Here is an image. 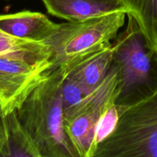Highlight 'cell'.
Segmentation results:
<instances>
[{"label":"cell","mask_w":157,"mask_h":157,"mask_svg":"<svg viewBox=\"0 0 157 157\" xmlns=\"http://www.w3.org/2000/svg\"><path fill=\"white\" fill-rule=\"evenodd\" d=\"M75 64L72 59L51 71L16 110L41 157H78L64 127L61 95L63 81Z\"/></svg>","instance_id":"obj_1"},{"label":"cell","mask_w":157,"mask_h":157,"mask_svg":"<svg viewBox=\"0 0 157 157\" xmlns=\"http://www.w3.org/2000/svg\"><path fill=\"white\" fill-rule=\"evenodd\" d=\"M117 107V124L94 157H157V89Z\"/></svg>","instance_id":"obj_2"},{"label":"cell","mask_w":157,"mask_h":157,"mask_svg":"<svg viewBox=\"0 0 157 157\" xmlns=\"http://www.w3.org/2000/svg\"><path fill=\"white\" fill-rule=\"evenodd\" d=\"M125 29L113 44L121 67V90L116 104L127 105L157 89V49L149 45L136 20L127 15Z\"/></svg>","instance_id":"obj_3"},{"label":"cell","mask_w":157,"mask_h":157,"mask_svg":"<svg viewBox=\"0 0 157 157\" xmlns=\"http://www.w3.org/2000/svg\"><path fill=\"white\" fill-rule=\"evenodd\" d=\"M127 15L125 11H119L83 21L58 24L53 35L44 42L52 51L49 72L63 63L110 44L125 24Z\"/></svg>","instance_id":"obj_4"},{"label":"cell","mask_w":157,"mask_h":157,"mask_svg":"<svg viewBox=\"0 0 157 157\" xmlns=\"http://www.w3.org/2000/svg\"><path fill=\"white\" fill-rule=\"evenodd\" d=\"M121 67L113 61L102 82L75 105L64 110L66 133L78 157H94L97 125L121 94Z\"/></svg>","instance_id":"obj_5"},{"label":"cell","mask_w":157,"mask_h":157,"mask_svg":"<svg viewBox=\"0 0 157 157\" xmlns=\"http://www.w3.org/2000/svg\"><path fill=\"white\" fill-rule=\"evenodd\" d=\"M52 61L33 62L14 55H0V105L4 116L16 110L48 77Z\"/></svg>","instance_id":"obj_6"},{"label":"cell","mask_w":157,"mask_h":157,"mask_svg":"<svg viewBox=\"0 0 157 157\" xmlns=\"http://www.w3.org/2000/svg\"><path fill=\"white\" fill-rule=\"evenodd\" d=\"M57 26L41 12L25 10L0 15V30L28 41L44 43L53 35Z\"/></svg>","instance_id":"obj_7"},{"label":"cell","mask_w":157,"mask_h":157,"mask_svg":"<svg viewBox=\"0 0 157 157\" xmlns=\"http://www.w3.org/2000/svg\"><path fill=\"white\" fill-rule=\"evenodd\" d=\"M48 13L67 21H78L119 11H127L121 0H41Z\"/></svg>","instance_id":"obj_8"},{"label":"cell","mask_w":157,"mask_h":157,"mask_svg":"<svg viewBox=\"0 0 157 157\" xmlns=\"http://www.w3.org/2000/svg\"><path fill=\"white\" fill-rule=\"evenodd\" d=\"M113 61V48L110 43L103 48L78 57L68 76L78 84L86 96L102 82Z\"/></svg>","instance_id":"obj_9"},{"label":"cell","mask_w":157,"mask_h":157,"mask_svg":"<svg viewBox=\"0 0 157 157\" xmlns=\"http://www.w3.org/2000/svg\"><path fill=\"white\" fill-rule=\"evenodd\" d=\"M0 55H14L41 62L51 60L52 51L44 43L21 39L0 30Z\"/></svg>","instance_id":"obj_10"},{"label":"cell","mask_w":157,"mask_h":157,"mask_svg":"<svg viewBox=\"0 0 157 157\" xmlns=\"http://www.w3.org/2000/svg\"><path fill=\"white\" fill-rule=\"evenodd\" d=\"M5 121L9 157H41L36 144L19 121L16 110L5 116Z\"/></svg>","instance_id":"obj_11"},{"label":"cell","mask_w":157,"mask_h":157,"mask_svg":"<svg viewBox=\"0 0 157 157\" xmlns=\"http://www.w3.org/2000/svg\"><path fill=\"white\" fill-rule=\"evenodd\" d=\"M136 21L149 45L157 49V0H121Z\"/></svg>","instance_id":"obj_12"},{"label":"cell","mask_w":157,"mask_h":157,"mask_svg":"<svg viewBox=\"0 0 157 157\" xmlns=\"http://www.w3.org/2000/svg\"><path fill=\"white\" fill-rule=\"evenodd\" d=\"M119 119V110L117 104H113L99 120L95 130L94 149L96 153L98 147L114 130ZM95 155V153H94Z\"/></svg>","instance_id":"obj_13"},{"label":"cell","mask_w":157,"mask_h":157,"mask_svg":"<svg viewBox=\"0 0 157 157\" xmlns=\"http://www.w3.org/2000/svg\"><path fill=\"white\" fill-rule=\"evenodd\" d=\"M71 70L67 73L62 83L61 95H62L64 110H67L69 107L78 104L84 97V94H83L81 87L78 86V84L71 78L68 76L69 73L71 71Z\"/></svg>","instance_id":"obj_14"},{"label":"cell","mask_w":157,"mask_h":157,"mask_svg":"<svg viewBox=\"0 0 157 157\" xmlns=\"http://www.w3.org/2000/svg\"><path fill=\"white\" fill-rule=\"evenodd\" d=\"M0 157H9L7 130L5 116L0 111Z\"/></svg>","instance_id":"obj_15"},{"label":"cell","mask_w":157,"mask_h":157,"mask_svg":"<svg viewBox=\"0 0 157 157\" xmlns=\"http://www.w3.org/2000/svg\"><path fill=\"white\" fill-rule=\"evenodd\" d=\"M0 111H2V109H1V105H0Z\"/></svg>","instance_id":"obj_16"}]
</instances>
